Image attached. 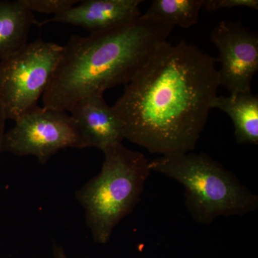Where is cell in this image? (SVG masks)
<instances>
[{
	"label": "cell",
	"instance_id": "277c9868",
	"mask_svg": "<svg viewBox=\"0 0 258 258\" xmlns=\"http://www.w3.org/2000/svg\"><path fill=\"white\" fill-rule=\"evenodd\" d=\"M103 152L99 174L76 192L93 240L101 244L106 243L120 220L133 212L151 173L145 156L122 144Z\"/></svg>",
	"mask_w": 258,
	"mask_h": 258
},
{
	"label": "cell",
	"instance_id": "7c38bea8",
	"mask_svg": "<svg viewBox=\"0 0 258 258\" xmlns=\"http://www.w3.org/2000/svg\"><path fill=\"white\" fill-rule=\"evenodd\" d=\"M203 0H153L145 14L156 16L166 23L188 29L198 23Z\"/></svg>",
	"mask_w": 258,
	"mask_h": 258
},
{
	"label": "cell",
	"instance_id": "5b68a950",
	"mask_svg": "<svg viewBox=\"0 0 258 258\" xmlns=\"http://www.w3.org/2000/svg\"><path fill=\"white\" fill-rule=\"evenodd\" d=\"M62 46L41 39L0 61V103L7 119L15 120L37 106L53 77Z\"/></svg>",
	"mask_w": 258,
	"mask_h": 258
},
{
	"label": "cell",
	"instance_id": "6da1fadb",
	"mask_svg": "<svg viewBox=\"0 0 258 258\" xmlns=\"http://www.w3.org/2000/svg\"><path fill=\"white\" fill-rule=\"evenodd\" d=\"M216 62L184 41L161 44L112 106L124 139L151 154L192 152L220 86Z\"/></svg>",
	"mask_w": 258,
	"mask_h": 258
},
{
	"label": "cell",
	"instance_id": "9a60e30c",
	"mask_svg": "<svg viewBox=\"0 0 258 258\" xmlns=\"http://www.w3.org/2000/svg\"><path fill=\"white\" fill-rule=\"evenodd\" d=\"M7 118L5 115L4 109L0 103V154L3 151V139L5 135V125Z\"/></svg>",
	"mask_w": 258,
	"mask_h": 258
},
{
	"label": "cell",
	"instance_id": "52a82bcc",
	"mask_svg": "<svg viewBox=\"0 0 258 258\" xmlns=\"http://www.w3.org/2000/svg\"><path fill=\"white\" fill-rule=\"evenodd\" d=\"M210 39L219 51L220 86L230 95L251 92L258 71L257 34L240 21L222 20L212 30Z\"/></svg>",
	"mask_w": 258,
	"mask_h": 258
},
{
	"label": "cell",
	"instance_id": "2e32d148",
	"mask_svg": "<svg viewBox=\"0 0 258 258\" xmlns=\"http://www.w3.org/2000/svg\"><path fill=\"white\" fill-rule=\"evenodd\" d=\"M55 256L56 258H67L66 254H64L63 250L60 247H57L55 249Z\"/></svg>",
	"mask_w": 258,
	"mask_h": 258
},
{
	"label": "cell",
	"instance_id": "8fae6325",
	"mask_svg": "<svg viewBox=\"0 0 258 258\" xmlns=\"http://www.w3.org/2000/svg\"><path fill=\"white\" fill-rule=\"evenodd\" d=\"M212 108L225 112L232 120L240 144H258V96L252 92L215 97Z\"/></svg>",
	"mask_w": 258,
	"mask_h": 258
},
{
	"label": "cell",
	"instance_id": "5bb4252c",
	"mask_svg": "<svg viewBox=\"0 0 258 258\" xmlns=\"http://www.w3.org/2000/svg\"><path fill=\"white\" fill-rule=\"evenodd\" d=\"M235 8H247L258 10L257 0H203V8L207 11H217L222 9H232Z\"/></svg>",
	"mask_w": 258,
	"mask_h": 258
},
{
	"label": "cell",
	"instance_id": "30bf717a",
	"mask_svg": "<svg viewBox=\"0 0 258 258\" xmlns=\"http://www.w3.org/2000/svg\"><path fill=\"white\" fill-rule=\"evenodd\" d=\"M38 21L20 0H0V61L15 55L28 45L32 25Z\"/></svg>",
	"mask_w": 258,
	"mask_h": 258
},
{
	"label": "cell",
	"instance_id": "4fadbf2b",
	"mask_svg": "<svg viewBox=\"0 0 258 258\" xmlns=\"http://www.w3.org/2000/svg\"><path fill=\"white\" fill-rule=\"evenodd\" d=\"M80 1L76 0H20L24 8L34 13L60 14L72 8Z\"/></svg>",
	"mask_w": 258,
	"mask_h": 258
},
{
	"label": "cell",
	"instance_id": "3957f363",
	"mask_svg": "<svg viewBox=\"0 0 258 258\" xmlns=\"http://www.w3.org/2000/svg\"><path fill=\"white\" fill-rule=\"evenodd\" d=\"M151 171L179 181L185 189V205L198 223L217 217L244 216L258 209V197L237 176L204 153H176L149 161Z\"/></svg>",
	"mask_w": 258,
	"mask_h": 258
},
{
	"label": "cell",
	"instance_id": "9c48e42d",
	"mask_svg": "<svg viewBox=\"0 0 258 258\" xmlns=\"http://www.w3.org/2000/svg\"><path fill=\"white\" fill-rule=\"evenodd\" d=\"M142 3L141 0H85L52 18L38 22L37 26L59 23L81 27L91 34L106 31L141 16Z\"/></svg>",
	"mask_w": 258,
	"mask_h": 258
},
{
	"label": "cell",
	"instance_id": "7a4b0ae2",
	"mask_svg": "<svg viewBox=\"0 0 258 258\" xmlns=\"http://www.w3.org/2000/svg\"><path fill=\"white\" fill-rule=\"evenodd\" d=\"M174 27L147 14L88 37L74 35L62 47L53 77L42 96L43 106L69 111L85 97L127 85Z\"/></svg>",
	"mask_w": 258,
	"mask_h": 258
},
{
	"label": "cell",
	"instance_id": "8992f818",
	"mask_svg": "<svg viewBox=\"0 0 258 258\" xmlns=\"http://www.w3.org/2000/svg\"><path fill=\"white\" fill-rule=\"evenodd\" d=\"M15 121L5 133L3 152L34 156L44 164L62 149H79L77 132L66 111L36 106Z\"/></svg>",
	"mask_w": 258,
	"mask_h": 258
},
{
	"label": "cell",
	"instance_id": "ba28073f",
	"mask_svg": "<svg viewBox=\"0 0 258 258\" xmlns=\"http://www.w3.org/2000/svg\"><path fill=\"white\" fill-rule=\"evenodd\" d=\"M69 111L79 137V149L95 147L104 152L124 139L121 122L103 94L85 97Z\"/></svg>",
	"mask_w": 258,
	"mask_h": 258
}]
</instances>
